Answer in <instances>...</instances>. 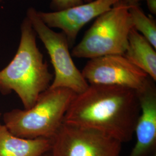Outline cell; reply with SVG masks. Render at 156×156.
<instances>
[{"instance_id":"cell-1","label":"cell","mask_w":156,"mask_h":156,"mask_svg":"<svg viewBox=\"0 0 156 156\" xmlns=\"http://www.w3.org/2000/svg\"><path fill=\"white\" fill-rule=\"evenodd\" d=\"M140 112L135 90L89 84L76 95L64 122L100 131L123 144L132 140Z\"/></svg>"},{"instance_id":"cell-2","label":"cell","mask_w":156,"mask_h":156,"mask_svg":"<svg viewBox=\"0 0 156 156\" xmlns=\"http://www.w3.org/2000/svg\"><path fill=\"white\" fill-rule=\"evenodd\" d=\"M16 53L0 71V93H16L25 109L31 108L53 79L47 62L37 44V34L26 16L21 24Z\"/></svg>"},{"instance_id":"cell-3","label":"cell","mask_w":156,"mask_h":156,"mask_svg":"<svg viewBox=\"0 0 156 156\" xmlns=\"http://www.w3.org/2000/svg\"><path fill=\"white\" fill-rule=\"evenodd\" d=\"M76 94L66 88L45 90L31 108L15 109L3 115L4 126L13 135L29 140H52L64 123Z\"/></svg>"},{"instance_id":"cell-4","label":"cell","mask_w":156,"mask_h":156,"mask_svg":"<svg viewBox=\"0 0 156 156\" xmlns=\"http://www.w3.org/2000/svg\"><path fill=\"white\" fill-rule=\"evenodd\" d=\"M129 6L122 0L95 19L81 41L73 48L72 57L91 59L111 55H124L133 28Z\"/></svg>"},{"instance_id":"cell-5","label":"cell","mask_w":156,"mask_h":156,"mask_svg":"<svg viewBox=\"0 0 156 156\" xmlns=\"http://www.w3.org/2000/svg\"><path fill=\"white\" fill-rule=\"evenodd\" d=\"M26 16L44 45L54 68L55 76L49 87L66 88L76 94L83 92L89 84L73 62L65 34L55 32L47 26L33 7L28 8Z\"/></svg>"},{"instance_id":"cell-6","label":"cell","mask_w":156,"mask_h":156,"mask_svg":"<svg viewBox=\"0 0 156 156\" xmlns=\"http://www.w3.org/2000/svg\"><path fill=\"white\" fill-rule=\"evenodd\" d=\"M122 143L100 131L64 123L52 139V156H120Z\"/></svg>"},{"instance_id":"cell-7","label":"cell","mask_w":156,"mask_h":156,"mask_svg":"<svg viewBox=\"0 0 156 156\" xmlns=\"http://www.w3.org/2000/svg\"><path fill=\"white\" fill-rule=\"evenodd\" d=\"M82 73L90 85L116 86L138 91L149 78L148 75L122 55L89 59Z\"/></svg>"},{"instance_id":"cell-8","label":"cell","mask_w":156,"mask_h":156,"mask_svg":"<svg viewBox=\"0 0 156 156\" xmlns=\"http://www.w3.org/2000/svg\"><path fill=\"white\" fill-rule=\"evenodd\" d=\"M121 0H93L60 11H37L39 18L50 28H58L65 34L70 48L84 26L109 10Z\"/></svg>"},{"instance_id":"cell-9","label":"cell","mask_w":156,"mask_h":156,"mask_svg":"<svg viewBox=\"0 0 156 156\" xmlns=\"http://www.w3.org/2000/svg\"><path fill=\"white\" fill-rule=\"evenodd\" d=\"M150 77L136 91L140 112L134 133L136 142L128 156H151L156 152V88Z\"/></svg>"},{"instance_id":"cell-10","label":"cell","mask_w":156,"mask_h":156,"mask_svg":"<svg viewBox=\"0 0 156 156\" xmlns=\"http://www.w3.org/2000/svg\"><path fill=\"white\" fill-rule=\"evenodd\" d=\"M51 146L52 140L19 138L0 125V156H42L50 151Z\"/></svg>"},{"instance_id":"cell-11","label":"cell","mask_w":156,"mask_h":156,"mask_svg":"<svg viewBox=\"0 0 156 156\" xmlns=\"http://www.w3.org/2000/svg\"><path fill=\"white\" fill-rule=\"evenodd\" d=\"M124 56L156 81V49L134 27L128 35V46Z\"/></svg>"},{"instance_id":"cell-12","label":"cell","mask_w":156,"mask_h":156,"mask_svg":"<svg viewBox=\"0 0 156 156\" xmlns=\"http://www.w3.org/2000/svg\"><path fill=\"white\" fill-rule=\"evenodd\" d=\"M128 11L134 28L156 49V22L147 16L139 4L129 6Z\"/></svg>"},{"instance_id":"cell-13","label":"cell","mask_w":156,"mask_h":156,"mask_svg":"<svg viewBox=\"0 0 156 156\" xmlns=\"http://www.w3.org/2000/svg\"><path fill=\"white\" fill-rule=\"evenodd\" d=\"M92 1L93 0H51L50 7L53 11H60Z\"/></svg>"},{"instance_id":"cell-14","label":"cell","mask_w":156,"mask_h":156,"mask_svg":"<svg viewBox=\"0 0 156 156\" xmlns=\"http://www.w3.org/2000/svg\"><path fill=\"white\" fill-rule=\"evenodd\" d=\"M147 6L151 13L156 14V0H146Z\"/></svg>"},{"instance_id":"cell-15","label":"cell","mask_w":156,"mask_h":156,"mask_svg":"<svg viewBox=\"0 0 156 156\" xmlns=\"http://www.w3.org/2000/svg\"><path fill=\"white\" fill-rule=\"evenodd\" d=\"M143 0H122L124 4L126 5L131 6L139 4V2Z\"/></svg>"},{"instance_id":"cell-16","label":"cell","mask_w":156,"mask_h":156,"mask_svg":"<svg viewBox=\"0 0 156 156\" xmlns=\"http://www.w3.org/2000/svg\"><path fill=\"white\" fill-rule=\"evenodd\" d=\"M42 156H52V154H51V151H49L46 153L44 154Z\"/></svg>"},{"instance_id":"cell-17","label":"cell","mask_w":156,"mask_h":156,"mask_svg":"<svg viewBox=\"0 0 156 156\" xmlns=\"http://www.w3.org/2000/svg\"><path fill=\"white\" fill-rule=\"evenodd\" d=\"M151 156H156V152H155L154 154H153L151 155Z\"/></svg>"},{"instance_id":"cell-18","label":"cell","mask_w":156,"mask_h":156,"mask_svg":"<svg viewBox=\"0 0 156 156\" xmlns=\"http://www.w3.org/2000/svg\"><path fill=\"white\" fill-rule=\"evenodd\" d=\"M3 1H4V0H0V2H1Z\"/></svg>"},{"instance_id":"cell-19","label":"cell","mask_w":156,"mask_h":156,"mask_svg":"<svg viewBox=\"0 0 156 156\" xmlns=\"http://www.w3.org/2000/svg\"><path fill=\"white\" fill-rule=\"evenodd\" d=\"M1 113H0V117H1ZM0 125H1V124H0Z\"/></svg>"}]
</instances>
